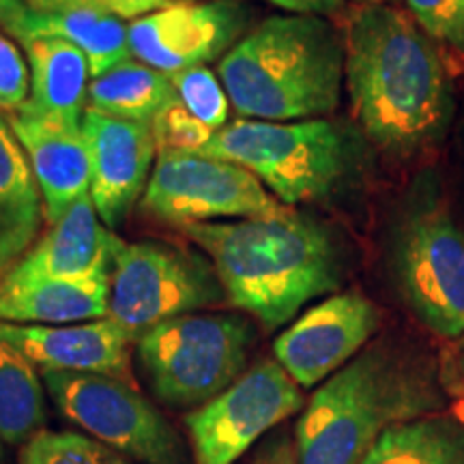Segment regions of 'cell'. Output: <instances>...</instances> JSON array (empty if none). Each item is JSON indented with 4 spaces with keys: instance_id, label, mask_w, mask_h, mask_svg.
<instances>
[{
    "instance_id": "cell-1",
    "label": "cell",
    "mask_w": 464,
    "mask_h": 464,
    "mask_svg": "<svg viewBox=\"0 0 464 464\" xmlns=\"http://www.w3.org/2000/svg\"><path fill=\"white\" fill-rule=\"evenodd\" d=\"M342 39L353 114L376 147L404 158L448 133L454 112L448 69L411 14L359 5L346 14Z\"/></svg>"
},
{
    "instance_id": "cell-2",
    "label": "cell",
    "mask_w": 464,
    "mask_h": 464,
    "mask_svg": "<svg viewBox=\"0 0 464 464\" xmlns=\"http://www.w3.org/2000/svg\"><path fill=\"white\" fill-rule=\"evenodd\" d=\"M205 249L226 299L266 329L297 316L342 282V252L321 222L284 208L276 216L181 226Z\"/></svg>"
},
{
    "instance_id": "cell-3",
    "label": "cell",
    "mask_w": 464,
    "mask_h": 464,
    "mask_svg": "<svg viewBox=\"0 0 464 464\" xmlns=\"http://www.w3.org/2000/svg\"><path fill=\"white\" fill-rule=\"evenodd\" d=\"M445 404V376L430 357L393 340L374 342L305 404L295 426L299 464H359L382 432Z\"/></svg>"
},
{
    "instance_id": "cell-4",
    "label": "cell",
    "mask_w": 464,
    "mask_h": 464,
    "mask_svg": "<svg viewBox=\"0 0 464 464\" xmlns=\"http://www.w3.org/2000/svg\"><path fill=\"white\" fill-rule=\"evenodd\" d=\"M218 73L239 119H324L340 106L344 39L327 17L271 15L219 58Z\"/></svg>"
},
{
    "instance_id": "cell-5",
    "label": "cell",
    "mask_w": 464,
    "mask_h": 464,
    "mask_svg": "<svg viewBox=\"0 0 464 464\" xmlns=\"http://www.w3.org/2000/svg\"><path fill=\"white\" fill-rule=\"evenodd\" d=\"M202 155L247 168L282 205L293 207L332 198L355 170L357 144L344 125L329 119H235Z\"/></svg>"
},
{
    "instance_id": "cell-6",
    "label": "cell",
    "mask_w": 464,
    "mask_h": 464,
    "mask_svg": "<svg viewBox=\"0 0 464 464\" xmlns=\"http://www.w3.org/2000/svg\"><path fill=\"white\" fill-rule=\"evenodd\" d=\"M256 332L237 314H183L144 332L138 362L161 402L188 409L219 396L247 370Z\"/></svg>"
},
{
    "instance_id": "cell-7",
    "label": "cell",
    "mask_w": 464,
    "mask_h": 464,
    "mask_svg": "<svg viewBox=\"0 0 464 464\" xmlns=\"http://www.w3.org/2000/svg\"><path fill=\"white\" fill-rule=\"evenodd\" d=\"M390 266L404 304L432 334L464 335V230L430 189L393 224Z\"/></svg>"
},
{
    "instance_id": "cell-8",
    "label": "cell",
    "mask_w": 464,
    "mask_h": 464,
    "mask_svg": "<svg viewBox=\"0 0 464 464\" xmlns=\"http://www.w3.org/2000/svg\"><path fill=\"white\" fill-rule=\"evenodd\" d=\"M226 297L213 265L168 243H125L116 247L110 276L108 318L133 338Z\"/></svg>"
},
{
    "instance_id": "cell-9",
    "label": "cell",
    "mask_w": 464,
    "mask_h": 464,
    "mask_svg": "<svg viewBox=\"0 0 464 464\" xmlns=\"http://www.w3.org/2000/svg\"><path fill=\"white\" fill-rule=\"evenodd\" d=\"M42 376L58 413L116 454L142 464H189L181 434L131 382L82 372Z\"/></svg>"
},
{
    "instance_id": "cell-10",
    "label": "cell",
    "mask_w": 464,
    "mask_h": 464,
    "mask_svg": "<svg viewBox=\"0 0 464 464\" xmlns=\"http://www.w3.org/2000/svg\"><path fill=\"white\" fill-rule=\"evenodd\" d=\"M304 404L301 387L276 359L258 362L228 390L185 415L194 464H235Z\"/></svg>"
},
{
    "instance_id": "cell-11",
    "label": "cell",
    "mask_w": 464,
    "mask_h": 464,
    "mask_svg": "<svg viewBox=\"0 0 464 464\" xmlns=\"http://www.w3.org/2000/svg\"><path fill=\"white\" fill-rule=\"evenodd\" d=\"M142 208L181 228L216 218L276 216L288 207L247 168L228 160L202 153H158Z\"/></svg>"
},
{
    "instance_id": "cell-12",
    "label": "cell",
    "mask_w": 464,
    "mask_h": 464,
    "mask_svg": "<svg viewBox=\"0 0 464 464\" xmlns=\"http://www.w3.org/2000/svg\"><path fill=\"white\" fill-rule=\"evenodd\" d=\"M247 26L249 9L239 0H177L131 22L130 50L136 61L174 75L222 58Z\"/></svg>"
},
{
    "instance_id": "cell-13",
    "label": "cell",
    "mask_w": 464,
    "mask_h": 464,
    "mask_svg": "<svg viewBox=\"0 0 464 464\" xmlns=\"http://www.w3.org/2000/svg\"><path fill=\"white\" fill-rule=\"evenodd\" d=\"M381 327V312L359 290H346L301 314L274 342L276 362L301 390L351 363Z\"/></svg>"
},
{
    "instance_id": "cell-14",
    "label": "cell",
    "mask_w": 464,
    "mask_h": 464,
    "mask_svg": "<svg viewBox=\"0 0 464 464\" xmlns=\"http://www.w3.org/2000/svg\"><path fill=\"white\" fill-rule=\"evenodd\" d=\"M91 161V198L102 222L114 230L144 196L158 153L149 123L116 119L86 106L82 123Z\"/></svg>"
},
{
    "instance_id": "cell-15",
    "label": "cell",
    "mask_w": 464,
    "mask_h": 464,
    "mask_svg": "<svg viewBox=\"0 0 464 464\" xmlns=\"http://www.w3.org/2000/svg\"><path fill=\"white\" fill-rule=\"evenodd\" d=\"M9 342L42 372L108 374L131 382L130 346L136 338L112 318L73 324H17L0 321Z\"/></svg>"
},
{
    "instance_id": "cell-16",
    "label": "cell",
    "mask_w": 464,
    "mask_h": 464,
    "mask_svg": "<svg viewBox=\"0 0 464 464\" xmlns=\"http://www.w3.org/2000/svg\"><path fill=\"white\" fill-rule=\"evenodd\" d=\"M121 241L97 216L91 194H84L5 276L14 280L73 282L112 276Z\"/></svg>"
},
{
    "instance_id": "cell-17",
    "label": "cell",
    "mask_w": 464,
    "mask_h": 464,
    "mask_svg": "<svg viewBox=\"0 0 464 464\" xmlns=\"http://www.w3.org/2000/svg\"><path fill=\"white\" fill-rule=\"evenodd\" d=\"M7 119L31 161L45 222L56 224L75 200L91 191V161L82 130L22 114Z\"/></svg>"
},
{
    "instance_id": "cell-18",
    "label": "cell",
    "mask_w": 464,
    "mask_h": 464,
    "mask_svg": "<svg viewBox=\"0 0 464 464\" xmlns=\"http://www.w3.org/2000/svg\"><path fill=\"white\" fill-rule=\"evenodd\" d=\"M11 37L20 45L31 39H63L75 45L89 58L92 80L133 58L130 26L123 20L72 0L28 9Z\"/></svg>"
},
{
    "instance_id": "cell-19",
    "label": "cell",
    "mask_w": 464,
    "mask_h": 464,
    "mask_svg": "<svg viewBox=\"0 0 464 464\" xmlns=\"http://www.w3.org/2000/svg\"><path fill=\"white\" fill-rule=\"evenodd\" d=\"M22 45L31 69V92L15 114L80 127L92 80L89 58L63 39H31Z\"/></svg>"
},
{
    "instance_id": "cell-20",
    "label": "cell",
    "mask_w": 464,
    "mask_h": 464,
    "mask_svg": "<svg viewBox=\"0 0 464 464\" xmlns=\"http://www.w3.org/2000/svg\"><path fill=\"white\" fill-rule=\"evenodd\" d=\"M110 276L95 280H14L0 277V321L73 324L108 318Z\"/></svg>"
},
{
    "instance_id": "cell-21",
    "label": "cell",
    "mask_w": 464,
    "mask_h": 464,
    "mask_svg": "<svg viewBox=\"0 0 464 464\" xmlns=\"http://www.w3.org/2000/svg\"><path fill=\"white\" fill-rule=\"evenodd\" d=\"M359 464H464V417L440 411L398 423Z\"/></svg>"
},
{
    "instance_id": "cell-22",
    "label": "cell",
    "mask_w": 464,
    "mask_h": 464,
    "mask_svg": "<svg viewBox=\"0 0 464 464\" xmlns=\"http://www.w3.org/2000/svg\"><path fill=\"white\" fill-rule=\"evenodd\" d=\"M177 100L170 75L130 58L91 80L89 108L116 119L149 123L166 103Z\"/></svg>"
},
{
    "instance_id": "cell-23",
    "label": "cell",
    "mask_w": 464,
    "mask_h": 464,
    "mask_svg": "<svg viewBox=\"0 0 464 464\" xmlns=\"http://www.w3.org/2000/svg\"><path fill=\"white\" fill-rule=\"evenodd\" d=\"M44 381L37 365L0 340V440L28 443L45 423Z\"/></svg>"
},
{
    "instance_id": "cell-24",
    "label": "cell",
    "mask_w": 464,
    "mask_h": 464,
    "mask_svg": "<svg viewBox=\"0 0 464 464\" xmlns=\"http://www.w3.org/2000/svg\"><path fill=\"white\" fill-rule=\"evenodd\" d=\"M44 219V198L24 149L0 112V232L37 228Z\"/></svg>"
},
{
    "instance_id": "cell-25",
    "label": "cell",
    "mask_w": 464,
    "mask_h": 464,
    "mask_svg": "<svg viewBox=\"0 0 464 464\" xmlns=\"http://www.w3.org/2000/svg\"><path fill=\"white\" fill-rule=\"evenodd\" d=\"M17 464H136L78 432L42 430L24 443Z\"/></svg>"
},
{
    "instance_id": "cell-26",
    "label": "cell",
    "mask_w": 464,
    "mask_h": 464,
    "mask_svg": "<svg viewBox=\"0 0 464 464\" xmlns=\"http://www.w3.org/2000/svg\"><path fill=\"white\" fill-rule=\"evenodd\" d=\"M177 97L196 119L208 130L219 131L228 125L230 100L226 95L222 80L208 67H191L181 73L170 75Z\"/></svg>"
},
{
    "instance_id": "cell-27",
    "label": "cell",
    "mask_w": 464,
    "mask_h": 464,
    "mask_svg": "<svg viewBox=\"0 0 464 464\" xmlns=\"http://www.w3.org/2000/svg\"><path fill=\"white\" fill-rule=\"evenodd\" d=\"M158 153H202L216 131L196 119L181 100H172L150 121Z\"/></svg>"
},
{
    "instance_id": "cell-28",
    "label": "cell",
    "mask_w": 464,
    "mask_h": 464,
    "mask_svg": "<svg viewBox=\"0 0 464 464\" xmlns=\"http://www.w3.org/2000/svg\"><path fill=\"white\" fill-rule=\"evenodd\" d=\"M411 17L434 44L464 54V0H406Z\"/></svg>"
},
{
    "instance_id": "cell-29",
    "label": "cell",
    "mask_w": 464,
    "mask_h": 464,
    "mask_svg": "<svg viewBox=\"0 0 464 464\" xmlns=\"http://www.w3.org/2000/svg\"><path fill=\"white\" fill-rule=\"evenodd\" d=\"M31 92V69L14 39L0 33V112H20Z\"/></svg>"
},
{
    "instance_id": "cell-30",
    "label": "cell",
    "mask_w": 464,
    "mask_h": 464,
    "mask_svg": "<svg viewBox=\"0 0 464 464\" xmlns=\"http://www.w3.org/2000/svg\"><path fill=\"white\" fill-rule=\"evenodd\" d=\"M50 3H61V0H26L28 9H39L44 5ZM72 3L86 5V7H92L97 11H103V14L119 17V20H140V17L155 14V11L170 7L177 0H72Z\"/></svg>"
},
{
    "instance_id": "cell-31",
    "label": "cell",
    "mask_w": 464,
    "mask_h": 464,
    "mask_svg": "<svg viewBox=\"0 0 464 464\" xmlns=\"http://www.w3.org/2000/svg\"><path fill=\"white\" fill-rule=\"evenodd\" d=\"M249 464H299L295 434L286 426H277L254 445Z\"/></svg>"
},
{
    "instance_id": "cell-32",
    "label": "cell",
    "mask_w": 464,
    "mask_h": 464,
    "mask_svg": "<svg viewBox=\"0 0 464 464\" xmlns=\"http://www.w3.org/2000/svg\"><path fill=\"white\" fill-rule=\"evenodd\" d=\"M37 228H22V230H9L0 232V277L14 266L28 252L33 246L34 237H37Z\"/></svg>"
},
{
    "instance_id": "cell-33",
    "label": "cell",
    "mask_w": 464,
    "mask_h": 464,
    "mask_svg": "<svg viewBox=\"0 0 464 464\" xmlns=\"http://www.w3.org/2000/svg\"><path fill=\"white\" fill-rule=\"evenodd\" d=\"M269 3L288 11L290 15L334 17L344 11V0H269Z\"/></svg>"
},
{
    "instance_id": "cell-34",
    "label": "cell",
    "mask_w": 464,
    "mask_h": 464,
    "mask_svg": "<svg viewBox=\"0 0 464 464\" xmlns=\"http://www.w3.org/2000/svg\"><path fill=\"white\" fill-rule=\"evenodd\" d=\"M28 14L26 0H0V26L9 34L20 26Z\"/></svg>"
},
{
    "instance_id": "cell-35",
    "label": "cell",
    "mask_w": 464,
    "mask_h": 464,
    "mask_svg": "<svg viewBox=\"0 0 464 464\" xmlns=\"http://www.w3.org/2000/svg\"><path fill=\"white\" fill-rule=\"evenodd\" d=\"M359 5H387L392 3V0H355Z\"/></svg>"
},
{
    "instance_id": "cell-36",
    "label": "cell",
    "mask_w": 464,
    "mask_h": 464,
    "mask_svg": "<svg viewBox=\"0 0 464 464\" xmlns=\"http://www.w3.org/2000/svg\"><path fill=\"white\" fill-rule=\"evenodd\" d=\"M458 363H460V372H462V379H464V348L460 351V357H458Z\"/></svg>"
},
{
    "instance_id": "cell-37",
    "label": "cell",
    "mask_w": 464,
    "mask_h": 464,
    "mask_svg": "<svg viewBox=\"0 0 464 464\" xmlns=\"http://www.w3.org/2000/svg\"><path fill=\"white\" fill-rule=\"evenodd\" d=\"M0 456H3V451H0Z\"/></svg>"
}]
</instances>
